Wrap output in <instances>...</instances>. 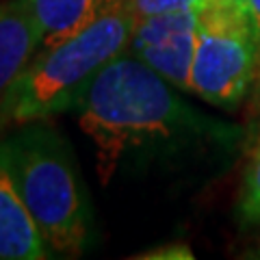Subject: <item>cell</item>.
Instances as JSON below:
<instances>
[{
  "label": "cell",
  "instance_id": "5b68a950",
  "mask_svg": "<svg viewBox=\"0 0 260 260\" xmlns=\"http://www.w3.org/2000/svg\"><path fill=\"white\" fill-rule=\"evenodd\" d=\"M198 13L200 9H189L143 18L135 22L128 44L130 54L184 91L191 83Z\"/></svg>",
  "mask_w": 260,
  "mask_h": 260
},
{
  "label": "cell",
  "instance_id": "3957f363",
  "mask_svg": "<svg viewBox=\"0 0 260 260\" xmlns=\"http://www.w3.org/2000/svg\"><path fill=\"white\" fill-rule=\"evenodd\" d=\"M133 26L126 0H107L85 30L39 52L0 107V135L76 109L98 72L128 50Z\"/></svg>",
  "mask_w": 260,
  "mask_h": 260
},
{
  "label": "cell",
  "instance_id": "8992f818",
  "mask_svg": "<svg viewBox=\"0 0 260 260\" xmlns=\"http://www.w3.org/2000/svg\"><path fill=\"white\" fill-rule=\"evenodd\" d=\"M39 54V30L28 0L0 3V107Z\"/></svg>",
  "mask_w": 260,
  "mask_h": 260
},
{
  "label": "cell",
  "instance_id": "52a82bcc",
  "mask_svg": "<svg viewBox=\"0 0 260 260\" xmlns=\"http://www.w3.org/2000/svg\"><path fill=\"white\" fill-rule=\"evenodd\" d=\"M52 258L0 154V260Z\"/></svg>",
  "mask_w": 260,
  "mask_h": 260
},
{
  "label": "cell",
  "instance_id": "7a4b0ae2",
  "mask_svg": "<svg viewBox=\"0 0 260 260\" xmlns=\"http://www.w3.org/2000/svg\"><path fill=\"white\" fill-rule=\"evenodd\" d=\"M0 154L52 258H76L91 234V210L68 139L44 121L0 135Z\"/></svg>",
  "mask_w": 260,
  "mask_h": 260
},
{
  "label": "cell",
  "instance_id": "277c9868",
  "mask_svg": "<svg viewBox=\"0 0 260 260\" xmlns=\"http://www.w3.org/2000/svg\"><path fill=\"white\" fill-rule=\"evenodd\" d=\"M260 78V42L245 9L208 3L198 13L189 91L215 107H237Z\"/></svg>",
  "mask_w": 260,
  "mask_h": 260
},
{
  "label": "cell",
  "instance_id": "9c48e42d",
  "mask_svg": "<svg viewBox=\"0 0 260 260\" xmlns=\"http://www.w3.org/2000/svg\"><path fill=\"white\" fill-rule=\"evenodd\" d=\"M239 215L247 223H260V143L251 154L245 176H243Z\"/></svg>",
  "mask_w": 260,
  "mask_h": 260
},
{
  "label": "cell",
  "instance_id": "8fae6325",
  "mask_svg": "<svg viewBox=\"0 0 260 260\" xmlns=\"http://www.w3.org/2000/svg\"><path fill=\"white\" fill-rule=\"evenodd\" d=\"M139 258H193L191 254V249L186 247V245H165V247H160V249H150L148 254H143Z\"/></svg>",
  "mask_w": 260,
  "mask_h": 260
},
{
  "label": "cell",
  "instance_id": "4fadbf2b",
  "mask_svg": "<svg viewBox=\"0 0 260 260\" xmlns=\"http://www.w3.org/2000/svg\"><path fill=\"white\" fill-rule=\"evenodd\" d=\"M206 3H223V5H234L239 9H245L247 11V0H206Z\"/></svg>",
  "mask_w": 260,
  "mask_h": 260
},
{
  "label": "cell",
  "instance_id": "30bf717a",
  "mask_svg": "<svg viewBox=\"0 0 260 260\" xmlns=\"http://www.w3.org/2000/svg\"><path fill=\"white\" fill-rule=\"evenodd\" d=\"M128 11L135 22H139L150 15L160 13H174V11H189V9H202L208 5L206 0H126Z\"/></svg>",
  "mask_w": 260,
  "mask_h": 260
},
{
  "label": "cell",
  "instance_id": "7c38bea8",
  "mask_svg": "<svg viewBox=\"0 0 260 260\" xmlns=\"http://www.w3.org/2000/svg\"><path fill=\"white\" fill-rule=\"evenodd\" d=\"M247 15H249V22L256 30V37L260 42V0H247Z\"/></svg>",
  "mask_w": 260,
  "mask_h": 260
},
{
  "label": "cell",
  "instance_id": "ba28073f",
  "mask_svg": "<svg viewBox=\"0 0 260 260\" xmlns=\"http://www.w3.org/2000/svg\"><path fill=\"white\" fill-rule=\"evenodd\" d=\"M107 0H28L39 30V52L68 42L91 24Z\"/></svg>",
  "mask_w": 260,
  "mask_h": 260
},
{
  "label": "cell",
  "instance_id": "6da1fadb",
  "mask_svg": "<svg viewBox=\"0 0 260 260\" xmlns=\"http://www.w3.org/2000/svg\"><path fill=\"white\" fill-rule=\"evenodd\" d=\"M172 87L150 65L126 52L98 72L76 109L78 124L93 143L102 184L111 182L133 150L202 130V119Z\"/></svg>",
  "mask_w": 260,
  "mask_h": 260
}]
</instances>
